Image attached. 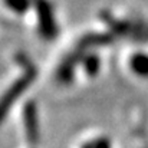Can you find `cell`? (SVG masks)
<instances>
[{
	"instance_id": "cell-4",
	"label": "cell",
	"mask_w": 148,
	"mask_h": 148,
	"mask_svg": "<svg viewBox=\"0 0 148 148\" xmlns=\"http://www.w3.org/2000/svg\"><path fill=\"white\" fill-rule=\"evenodd\" d=\"M6 6L17 14H23L32 4V0H4Z\"/></svg>"
},
{
	"instance_id": "cell-5",
	"label": "cell",
	"mask_w": 148,
	"mask_h": 148,
	"mask_svg": "<svg viewBox=\"0 0 148 148\" xmlns=\"http://www.w3.org/2000/svg\"><path fill=\"white\" fill-rule=\"evenodd\" d=\"M84 66H85V72L91 76L97 75L99 71V66H101V62H99V58L97 55H89L84 59Z\"/></svg>"
},
{
	"instance_id": "cell-2",
	"label": "cell",
	"mask_w": 148,
	"mask_h": 148,
	"mask_svg": "<svg viewBox=\"0 0 148 148\" xmlns=\"http://www.w3.org/2000/svg\"><path fill=\"white\" fill-rule=\"evenodd\" d=\"M130 68L134 75L148 79V53L147 52H135L130 59Z\"/></svg>"
},
{
	"instance_id": "cell-1",
	"label": "cell",
	"mask_w": 148,
	"mask_h": 148,
	"mask_svg": "<svg viewBox=\"0 0 148 148\" xmlns=\"http://www.w3.org/2000/svg\"><path fill=\"white\" fill-rule=\"evenodd\" d=\"M36 1V10H38V22H39V30L40 35L45 39H53L56 35V23L52 6L48 0H35Z\"/></svg>"
},
{
	"instance_id": "cell-3",
	"label": "cell",
	"mask_w": 148,
	"mask_h": 148,
	"mask_svg": "<svg viewBox=\"0 0 148 148\" xmlns=\"http://www.w3.org/2000/svg\"><path fill=\"white\" fill-rule=\"evenodd\" d=\"M25 125H26V135L29 138V141H36L38 140V115H36V108H33L32 103H29V106L25 111Z\"/></svg>"
},
{
	"instance_id": "cell-6",
	"label": "cell",
	"mask_w": 148,
	"mask_h": 148,
	"mask_svg": "<svg viewBox=\"0 0 148 148\" xmlns=\"http://www.w3.org/2000/svg\"><path fill=\"white\" fill-rule=\"evenodd\" d=\"M84 148H111V145H109V141H106L103 138H99L97 141H92V143L86 144Z\"/></svg>"
}]
</instances>
